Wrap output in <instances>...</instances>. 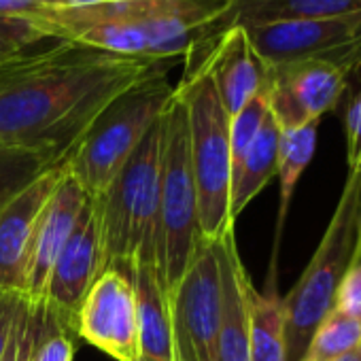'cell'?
Returning <instances> with one entry per match:
<instances>
[{
  "mask_svg": "<svg viewBox=\"0 0 361 361\" xmlns=\"http://www.w3.org/2000/svg\"><path fill=\"white\" fill-rule=\"evenodd\" d=\"M170 60L123 58L56 41L0 64V142L64 166L104 109Z\"/></svg>",
  "mask_w": 361,
  "mask_h": 361,
  "instance_id": "1",
  "label": "cell"
},
{
  "mask_svg": "<svg viewBox=\"0 0 361 361\" xmlns=\"http://www.w3.org/2000/svg\"><path fill=\"white\" fill-rule=\"evenodd\" d=\"M217 39L211 43L202 60L188 68L176 85L188 111L190 157L198 194L200 234L207 240H217L230 228H234V219L230 217V115L219 98L211 64Z\"/></svg>",
  "mask_w": 361,
  "mask_h": 361,
  "instance_id": "2",
  "label": "cell"
},
{
  "mask_svg": "<svg viewBox=\"0 0 361 361\" xmlns=\"http://www.w3.org/2000/svg\"><path fill=\"white\" fill-rule=\"evenodd\" d=\"M200 240L188 111L174 85V94L161 113V170L155 215V272L170 300Z\"/></svg>",
  "mask_w": 361,
  "mask_h": 361,
  "instance_id": "3",
  "label": "cell"
},
{
  "mask_svg": "<svg viewBox=\"0 0 361 361\" xmlns=\"http://www.w3.org/2000/svg\"><path fill=\"white\" fill-rule=\"evenodd\" d=\"M161 170V117L138 142L109 188L96 196L106 270L132 274L155 264V215Z\"/></svg>",
  "mask_w": 361,
  "mask_h": 361,
  "instance_id": "4",
  "label": "cell"
},
{
  "mask_svg": "<svg viewBox=\"0 0 361 361\" xmlns=\"http://www.w3.org/2000/svg\"><path fill=\"white\" fill-rule=\"evenodd\" d=\"M172 94L174 85L166 79L164 64L104 109L66 161L68 174L87 196L96 198L109 188L138 142L161 117Z\"/></svg>",
  "mask_w": 361,
  "mask_h": 361,
  "instance_id": "5",
  "label": "cell"
},
{
  "mask_svg": "<svg viewBox=\"0 0 361 361\" xmlns=\"http://www.w3.org/2000/svg\"><path fill=\"white\" fill-rule=\"evenodd\" d=\"M361 200V166L348 170L338 207L327 224V230L300 274L298 283L283 298L287 361H300L312 331L323 317L334 308L336 291L353 264L357 240V215Z\"/></svg>",
  "mask_w": 361,
  "mask_h": 361,
  "instance_id": "6",
  "label": "cell"
},
{
  "mask_svg": "<svg viewBox=\"0 0 361 361\" xmlns=\"http://www.w3.org/2000/svg\"><path fill=\"white\" fill-rule=\"evenodd\" d=\"M176 361H215L221 274L215 240L202 238L170 300Z\"/></svg>",
  "mask_w": 361,
  "mask_h": 361,
  "instance_id": "7",
  "label": "cell"
},
{
  "mask_svg": "<svg viewBox=\"0 0 361 361\" xmlns=\"http://www.w3.org/2000/svg\"><path fill=\"white\" fill-rule=\"evenodd\" d=\"M106 270L104 240L96 198H87L79 221L64 245L43 291V308L60 323L75 329L77 312L96 283ZM77 334V331H75Z\"/></svg>",
  "mask_w": 361,
  "mask_h": 361,
  "instance_id": "8",
  "label": "cell"
},
{
  "mask_svg": "<svg viewBox=\"0 0 361 361\" xmlns=\"http://www.w3.org/2000/svg\"><path fill=\"white\" fill-rule=\"evenodd\" d=\"M87 344L115 361H140V336L132 274L104 270L87 291L75 321Z\"/></svg>",
  "mask_w": 361,
  "mask_h": 361,
  "instance_id": "9",
  "label": "cell"
},
{
  "mask_svg": "<svg viewBox=\"0 0 361 361\" xmlns=\"http://www.w3.org/2000/svg\"><path fill=\"white\" fill-rule=\"evenodd\" d=\"M346 87L348 75L317 58L268 68L270 113L281 130L321 121L340 104Z\"/></svg>",
  "mask_w": 361,
  "mask_h": 361,
  "instance_id": "10",
  "label": "cell"
},
{
  "mask_svg": "<svg viewBox=\"0 0 361 361\" xmlns=\"http://www.w3.org/2000/svg\"><path fill=\"white\" fill-rule=\"evenodd\" d=\"M64 172L66 164L41 172L0 209V287L3 289L22 293L39 219Z\"/></svg>",
  "mask_w": 361,
  "mask_h": 361,
  "instance_id": "11",
  "label": "cell"
},
{
  "mask_svg": "<svg viewBox=\"0 0 361 361\" xmlns=\"http://www.w3.org/2000/svg\"><path fill=\"white\" fill-rule=\"evenodd\" d=\"M87 198L90 196L81 190V185L68 174V168H66L62 180L58 183L54 196L49 198V202L39 219L37 232H35L30 257H28V266H26V276H24V289H22V293L28 300H32V302L43 300L47 279H49L64 245L68 243Z\"/></svg>",
  "mask_w": 361,
  "mask_h": 361,
  "instance_id": "12",
  "label": "cell"
},
{
  "mask_svg": "<svg viewBox=\"0 0 361 361\" xmlns=\"http://www.w3.org/2000/svg\"><path fill=\"white\" fill-rule=\"evenodd\" d=\"M221 274V321L215 361H249V308L245 293L247 268L240 259L234 228L215 240Z\"/></svg>",
  "mask_w": 361,
  "mask_h": 361,
  "instance_id": "13",
  "label": "cell"
},
{
  "mask_svg": "<svg viewBox=\"0 0 361 361\" xmlns=\"http://www.w3.org/2000/svg\"><path fill=\"white\" fill-rule=\"evenodd\" d=\"M213 79L230 117H234L268 81V66L255 54L245 28H228L213 47Z\"/></svg>",
  "mask_w": 361,
  "mask_h": 361,
  "instance_id": "14",
  "label": "cell"
},
{
  "mask_svg": "<svg viewBox=\"0 0 361 361\" xmlns=\"http://www.w3.org/2000/svg\"><path fill=\"white\" fill-rule=\"evenodd\" d=\"M132 285L136 295L140 357L151 361H176L170 298L157 279L155 264H136Z\"/></svg>",
  "mask_w": 361,
  "mask_h": 361,
  "instance_id": "15",
  "label": "cell"
},
{
  "mask_svg": "<svg viewBox=\"0 0 361 361\" xmlns=\"http://www.w3.org/2000/svg\"><path fill=\"white\" fill-rule=\"evenodd\" d=\"M276 259L270 264V281L266 291H257L249 272L245 276V293L249 308V361H287L285 308L276 291Z\"/></svg>",
  "mask_w": 361,
  "mask_h": 361,
  "instance_id": "16",
  "label": "cell"
},
{
  "mask_svg": "<svg viewBox=\"0 0 361 361\" xmlns=\"http://www.w3.org/2000/svg\"><path fill=\"white\" fill-rule=\"evenodd\" d=\"M361 11V0H230L226 28L266 26L295 20H319Z\"/></svg>",
  "mask_w": 361,
  "mask_h": 361,
  "instance_id": "17",
  "label": "cell"
},
{
  "mask_svg": "<svg viewBox=\"0 0 361 361\" xmlns=\"http://www.w3.org/2000/svg\"><path fill=\"white\" fill-rule=\"evenodd\" d=\"M279 140L281 128L268 113L259 134L243 157L240 166L232 174V192H230V217H236L249 207V202L270 183L279 166Z\"/></svg>",
  "mask_w": 361,
  "mask_h": 361,
  "instance_id": "18",
  "label": "cell"
},
{
  "mask_svg": "<svg viewBox=\"0 0 361 361\" xmlns=\"http://www.w3.org/2000/svg\"><path fill=\"white\" fill-rule=\"evenodd\" d=\"M317 132H319V121H310L306 126L293 128V130H281V140H279V166H276V176L281 180V204H279V219H276V243H274V253L272 259H276L279 253V243H281V232L289 213V204L295 192V185L310 164L314 149H317Z\"/></svg>",
  "mask_w": 361,
  "mask_h": 361,
  "instance_id": "19",
  "label": "cell"
},
{
  "mask_svg": "<svg viewBox=\"0 0 361 361\" xmlns=\"http://www.w3.org/2000/svg\"><path fill=\"white\" fill-rule=\"evenodd\" d=\"M361 344V323L331 308L312 331L300 361H336Z\"/></svg>",
  "mask_w": 361,
  "mask_h": 361,
  "instance_id": "20",
  "label": "cell"
},
{
  "mask_svg": "<svg viewBox=\"0 0 361 361\" xmlns=\"http://www.w3.org/2000/svg\"><path fill=\"white\" fill-rule=\"evenodd\" d=\"M45 170L49 166L35 153L0 142V209Z\"/></svg>",
  "mask_w": 361,
  "mask_h": 361,
  "instance_id": "21",
  "label": "cell"
},
{
  "mask_svg": "<svg viewBox=\"0 0 361 361\" xmlns=\"http://www.w3.org/2000/svg\"><path fill=\"white\" fill-rule=\"evenodd\" d=\"M270 113L268 102V81L266 85L234 115L230 117V151H232V174L240 166L255 136L259 134L266 117Z\"/></svg>",
  "mask_w": 361,
  "mask_h": 361,
  "instance_id": "22",
  "label": "cell"
},
{
  "mask_svg": "<svg viewBox=\"0 0 361 361\" xmlns=\"http://www.w3.org/2000/svg\"><path fill=\"white\" fill-rule=\"evenodd\" d=\"M43 327V304L22 298V304L16 314L13 331L0 361H32L35 346L39 342Z\"/></svg>",
  "mask_w": 361,
  "mask_h": 361,
  "instance_id": "23",
  "label": "cell"
},
{
  "mask_svg": "<svg viewBox=\"0 0 361 361\" xmlns=\"http://www.w3.org/2000/svg\"><path fill=\"white\" fill-rule=\"evenodd\" d=\"M73 331L75 329L66 327L43 308V327L32 353V361H73L75 355Z\"/></svg>",
  "mask_w": 361,
  "mask_h": 361,
  "instance_id": "24",
  "label": "cell"
},
{
  "mask_svg": "<svg viewBox=\"0 0 361 361\" xmlns=\"http://www.w3.org/2000/svg\"><path fill=\"white\" fill-rule=\"evenodd\" d=\"M350 98L344 109V134H346V166L355 170L361 166V66L348 77ZM346 87V92H348Z\"/></svg>",
  "mask_w": 361,
  "mask_h": 361,
  "instance_id": "25",
  "label": "cell"
},
{
  "mask_svg": "<svg viewBox=\"0 0 361 361\" xmlns=\"http://www.w3.org/2000/svg\"><path fill=\"white\" fill-rule=\"evenodd\" d=\"M41 39L24 20L18 18H0V64L16 58L24 49L39 45Z\"/></svg>",
  "mask_w": 361,
  "mask_h": 361,
  "instance_id": "26",
  "label": "cell"
},
{
  "mask_svg": "<svg viewBox=\"0 0 361 361\" xmlns=\"http://www.w3.org/2000/svg\"><path fill=\"white\" fill-rule=\"evenodd\" d=\"M334 308L361 323V262L353 264L342 276L336 291Z\"/></svg>",
  "mask_w": 361,
  "mask_h": 361,
  "instance_id": "27",
  "label": "cell"
},
{
  "mask_svg": "<svg viewBox=\"0 0 361 361\" xmlns=\"http://www.w3.org/2000/svg\"><path fill=\"white\" fill-rule=\"evenodd\" d=\"M22 298H24V293H20V291H11V289L0 287V355L5 353V348L9 344Z\"/></svg>",
  "mask_w": 361,
  "mask_h": 361,
  "instance_id": "28",
  "label": "cell"
},
{
  "mask_svg": "<svg viewBox=\"0 0 361 361\" xmlns=\"http://www.w3.org/2000/svg\"><path fill=\"white\" fill-rule=\"evenodd\" d=\"M54 5L60 0H0V18H26Z\"/></svg>",
  "mask_w": 361,
  "mask_h": 361,
  "instance_id": "29",
  "label": "cell"
},
{
  "mask_svg": "<svg viewBox=\"0 0 361 361\" xmlns=\"http://www.w3.org/2000/svg\"><path fill=\"white\" fill-rule=\"evenodd\" d=\"M357 262H361V200H359V215H357V240H355V251H353V264Z\"/></svg>",
  "mask_w": 361,
  "mask_h": 361,
  "instance_id": "30",
  "label": "cell"
},
{
  "mask_svg": "<svg viewBox=\"0 0 361 361\" xmlns=\"http://www.w3.org/2000/svg\"><path fill=\"white\" fill-rule=\"evenodd\" d=\"M100 3H106V0H60L62 7H92Z\"/></svg>",
  "mask_w": 361,
  "mask_h": 361,
  "instance_id": "31",
  "label": "cell"
},
{
  "mask_svg": "<svg viewBox=\"0 0 361 361\" xmlns=\"http://www.w3.org/2000/svg\"><path fill=\"white\" fill-rule=\"evenodd\" d=\"M336 361H361V344H357L353 350L344 353L342 357H338Z\"/></svg>",
  "mask_w": 361,
  "mask_h": 361,
  "instance_id": "32",
  "label": "cell"
},
{
  "mask_svg": "<svg viewBox=\"0 0 361 361\" xmlns=\"http://www.w3.org/2000/svg\"><path fill=\"white\" fill-rule=\"evenodd\" d=\"M140 361H151V359H142V357H140Z\"/></svg>",
  "mask_w": 361,
  "mask_h": 361,
  "instance_id": "33",
  "label": "cell"
}]
</instances>
